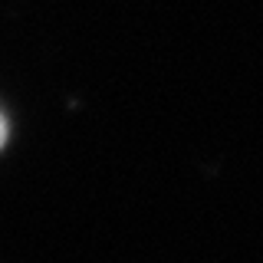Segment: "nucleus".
<instances>
[{
    "label": "nucleus",
    "mask_w": 263,
    "mask_h": 263,
    "mask_svg": "<svg viewBox=\"0 0 263 263\" xmlns=\"http://www.w3.org/2000/svg\"><path fill=\"white\" fill-rule=\"evenodd\" d=\"M4 145H7V119L0 115V148H4Z\"/></svg>",
    "instance_id": "f257e3e1"
}]
</instances>
